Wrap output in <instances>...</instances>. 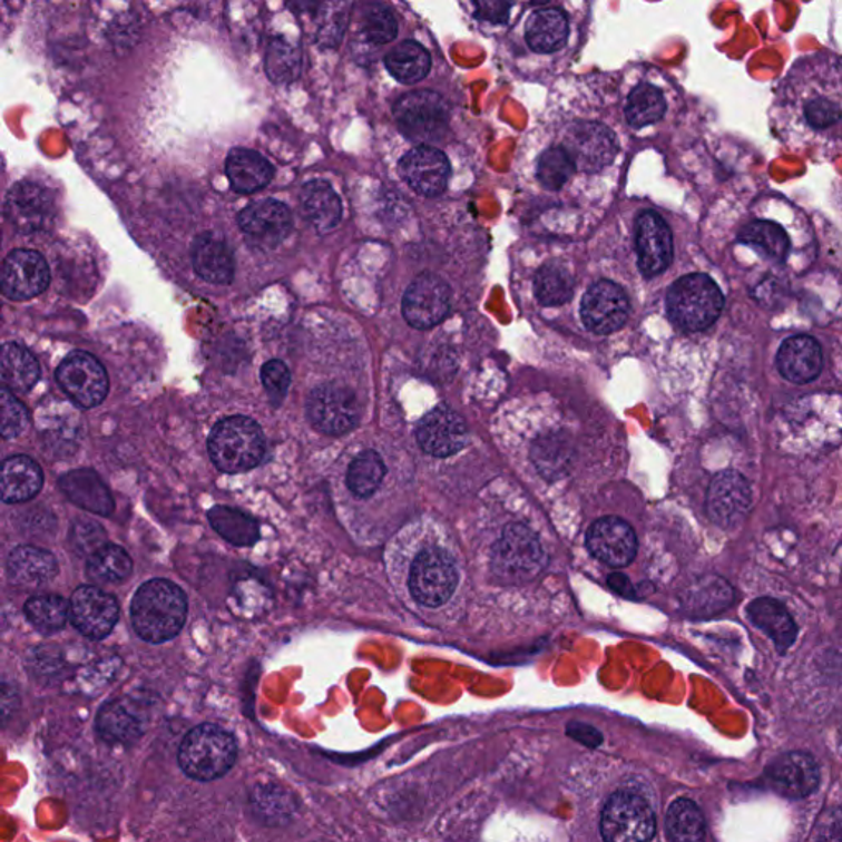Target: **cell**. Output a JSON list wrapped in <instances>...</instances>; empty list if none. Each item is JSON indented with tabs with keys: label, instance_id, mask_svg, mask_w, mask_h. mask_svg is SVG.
<instances>
[{
	"label": "cell",
	"instance_id": "681fc988",
	"mask_svg": "<svg viewBox=\"0 0 842 842\" xmlns=\"http://www.w3.org/2000/svg\"><path fill=\"white\" fill-rule=\"evenodd\" d=\"M0 412H2L0 430L3 438L19 437L29 427V413L26 407L13 396L9 389H3L0 395Z\"/></svg>",
	"mask_w": 842,
	"mask_h": 842
},
{
	"label": "cell",
	"instance_id": "277c9868",
	"mask_svg": "<svg viewBox=\"0 0 842 842\" xmlns=\"http://www.w3.org/2000/svg\"><path fill=\"white\" fill-rule=\"evenodd\" d=\"M669 320L683 331L696 333L716 323L724 309V296L713 278L692 274L673 283L667 298Z\"/></svg>",
	"mask_w": 842,
	"mask_h": 842
},
{
	"label": "cell",
	"instance_id": "ac0fdd59",
	"mask_svg": "<svg viewBox=\"0 0 842 842\" xmlns=\"http://www.w3.org/2000/svg\"><path fill=\"white\" fill-rule=\"evenodd\" d=\"M50 283V268L47 262L36 251L10 252L3 262L2 292L7 298L30 300L47 290Z\"/></svg>",
	"mask_w": 842,
	"mask_h": 842
},
{
	"label": "cell",
	"instance_id": "d4e9b609",
	"mask_svg": "<svg viewBox=\"0 0 842 842\" xmlns=\"http://www.w3.org/2000/svg\"><path fill=\"white\" fill-rule=\"evenodd\" d=\"M776 365L786 381L807 384L814 381L823 369V352L813 337H790L780 347Z\"/></svg>",
	"mask_w": 842,
	"mask_h": 842
},
{
	"label": "cell",
	"instance_id": "7dc6e473",
	"mask_svg": "<svg viewBox=\"0 0 842 842\" xmlns=\"http://www.w3.org/2000/svg\"><path fill=\"white\" fill-rule=\"evenodd\" d=\"M575 161L562 147H554L545 151L538 160L537 175L541 185L551 192H558L575 174Z\"/></svg>",
	"mask_w": 842,
	"mask_h": 842
},
{
	"label": "cell",
	"instance_id": "ba28073f",
	"mask_svg": "<svg viewBox=\"0 0 842 842\" xmlns=\"http://www.w3.org/2000/svg\"><path fill=\"white\" fill-rule=\"evenodd\" d=\"M657 830L654 810L634 792H617L607 800L600 814V833L609 842H640Z\"/></svg>",
	"mask_w": 842,
	"mask_h": 842
},
{
	"label": "cell",
	"instance_id": "8d00e7d4",
	"mask_svg": "<svg viewBox=\"0 0 842 842\" xmlns=\"http://www.w3.org/2000/svg\"><path fill=\"white\" fill-rule=\"evenodd\" d=\"M385 67L396 81L415 85L430 72L431 58L419 41L407 40L386 55Z\"/></svg>",
	"mask_w": 842,
	"mask_h": 842
},
{
	"label": "cell",
	"instance_id": "5bb4252c",
	"mask_svg": "<svg viewBox=\"0 0 842 842\" xmlns=\"http://www.w3.org/2000/svg\"><path fill=\"white\" fill-rule=\"evenodd\" d=\"M6 217L20 234L47 229L55 217L53 198L37 183H17L6 198Z\"/></svg>",
	"mask_w": 842,
	"mask_h": 842
},
{
	"label": "cell",
	"instance_id": "ffe728a7",
	"mask_svg": "<svg viewBox=\"0 0 842 842\" xmlns=\"http://www.w3.org/2000/svg\"><path fill=\"white\" fill-rule=\"evenodd\" d=\"M400 175L423 196H437L447 188L451 167L447 155L430 145L412 148L400 160Z\"/></svg>",
	"mask_w": 842,
	"mask_h": 842
},
{
	"label": "cell",
	"instance_id": "9a60e30c",
	"mask_svg": "<svg viewBox=\"0 0 842 842\" xmlns=\"http://www.w3.org/2000/svg\"><path fill=\"white\" fill-rule=\"evenodd\" d=\"M450 286L431 274L415 278L402 303L403 316L417 330L437 326L450 313Z\"/></svg>",
	"mask_w": 842,
	"mask_h": 842
},
{
	"label": "cell",
	"instance_id": "52a82bcc",
	"mask_svg": "<svg viewBox=\"0 0 842 842\" xmlns=\"http://www.w3.org/2000/svg\"><path fill=\"white\" fill-rule=\"evenodd\" d=\"M393 114L400 133L420 145L440 140L450 126V107L434 91H415L403 96L393 107Z\"/></svg>",
	"mask_w": 842,
	"mask_h": 842
},
{
	"label": "cell",
	"instance_id": "8fae6325",
	"mask_svg": "<svg viewBox=\"0 0 842 842\" xmlns=\"http://www.w3.org/2000/svg\"><path fill=\"white\" fill-rule=\"evenodd\" d=\"M309 419L313 427L333 437L347 433L359 421V403L346 386L323 384L309 399Z\"/></svg>",
	"mask_w": 842,
	"mask_h": 842
},
{
	"label": "cell",
	"instance_id": "ab89813d",
	"mask_svg": "<svg viewBox=\"0 0 842 842\" xmlns=\"http://www.w3.org/2000/svg\"><path fill=\"white\" fill-rule=\"evenodd\" d=\"M667 833L672 841H702L706 834V821L698 805L688 799L672 803L667 814Z\"/></svg>",
	"mask_w": 842,
	"mask_h": 842
},
{
	"label": "cell",
	"instance_id": "7402d4cb",
	"mask_svg": "<svg viewBox=\"0 0 842 842\" xmlns=\"http://www.w3.org/2000/svg\"><path fill=\"white\" fill-rule=\"evenodd\" d=\"M638 267L645 277L667 271L673 258V237L664 217L645 210L637 219Z\"/></svg>",
	"mask_w": 842,
	"mask_h": 842
},
{
	"label": "cell",
	"instance_id": "b9f144b4",
	"mask_svg": "<svg viewBox=\"0 0 842 842\" xmlns=\"http://www.w3.org/2000/svg\"><path fill=\"white\" fill-rule=\"evenodd\" d=\"M133 568L129 554L117 545H105L88 561V575L99 582L126 581Z\"/></svg>",
	"mask_w": 842,
	"mask_h": 842
},
{
	"label": "cell",
	"instance_id": "9c48e42d",
	"mask_svg": "<svg viewBox=\"0 0 842 842\" xmlns=\"http://www.w3.org/2000/svg\"><path fill=\"white\" fill-rule=\"evenodd\" d=\"M458 586L453 558L441 548H427L410 569L409 588L421 606H443Z\"/></svg>",
	"mask_w": 842,
	"mask_h": 842
},
{
	"label": "cell",
	"instance_id": "7c38bea8",
	"mask_svg": "<svg viewBox=\"0 0 842 842\" xmlns=\"http://www.w3.org/2000/svg\"><path fill=\"white\" fill-rule=\"evenodd\" d=\"M562 148L568 151L578 170L595 174L616 158L617 140L613 130L603 124L576 123L566 133Z\"/></svg>",
	"mask_w": 842,
	"mask_h": 842
},
{
	"label": "cell",
	"instance_id": "44dd1931",
	"mask_svg": "<svg viewBox=\"0 0 842 842\" xmlns=\"http://www.w3.org/2000/svg\"><path fill=\"white\" fill-rule=\"evenodd\" d=\"M417 438L428 454L447 458L466 447L468 427L457 412L448 407H438L420 421Z\"/></svg>",
	"mask_w": 842,
	"mask_h": 842
},
{
	"label": "cell",
	"instance_id": "cb8c5ba5",
	"mask_svg": "<svg viewBox=\"0 0 842 842\" xmlns=\"http://www.w3.org/2000/svg\"><path fill=\"white\" fill-rule=\"evenodd\" d=\"M767 780L773 790L785 799L800 800L811 795L820 785V768L805 752H790L772 762Z\"/></svg>",
	"mask_w": 842,
	"mask_h": 842
},
{
	"label": "cell",
	"instance_id": "603a6c76",
	"mask_svg": "<svg viewBox=\"0 0 842 842\" xmlns=\"http://www.w3.org/2000/svg\"><path fill=\"white\" fill-rule=\"evenodd\" d=\"M588 548L606 565L623 568L637 554V537L634 528L619 517H604L597 520L588 533Z\"/></svg>",
	"mask_w": 842,
	"mask_h": 842
},
{
	"label": "cell",
	"instance_id": "c3c4849f",
	"mask_svg": "<svg viewBox=\"0 0 842 842\" xmlns=\"http://www.w3.org/2000/svg\"><path fill=\"white\" fill-rule=\"evenodd\" d=\"M362 33L375 45L389 43L399 33L395 16L384 3H371L362 16Z\"/></svg>",
	"mask_w": 842,
	"mask_h": 842
},
{
	"label": "cell",
	"instance_id": "db71d44e",
	"mask_svg": "<svg viewBox=\"0 0 842 842\" xmlns=\"http://www.w3.org/2000/svg\"><path fill=\"white\" fill-rule=\"evenodd\" d=\"M814 838L820 841H842V806L833 807L821 817Z\"/></svg>",
	"mask_w": 842,
	"mask_h": 842
},
{
	"label": "cell",
	"instance_id": "4fadbf2b",
	"mask_svg": "<svg viewBox=\"0 0 842 842\" xmlns=\"http://www.w3.org/2000/svg\"><path fill=\"white\" fill-rule=\"evenodd\" d=\"M70 620L85 637L102 640L119 620V604L102 589L81 586L71 596Z\"/></svg>",
	"mask_w": 842,
	"mask_h": 842
},
{
	"label": "cell",
	"instance_id": "f35d334b",
	"mask_svg": "<svg viewBox=\"0 0 842 842\" xmlns=\"http://www.w3.org/2000/svg\"><path fill=\"white\" fill-rule=\"evenodd\" d=\"M208 517L214 530L236 547H248L258 540L257 522L241 510L217 506Z\"/></svg>",
	"mask_w": 842,
	"mask_h": 842
},
{
	"label": "cell",
	"instance_id": "f907efd6",
	"mask_svg": "<svg viewBox=\"0 0 842 842\" xmlns=\"http://www.w3.org/2000/svg\"><path fill=\"white\" fill-rule=\"evenodd\" d=\"M106 533L101 526L96 522H89V520H81L76 522L71 531V545L78 555H89L105 547Z\"/></svg>",
	"mask_w": 842,
	"mask_h": 842
},
{
	"label": "cell",
	"instance_id": "f546056e",
	"mask_svg": "<svg viewBox=\"0 0 842 842\" xmlns=\"http://www.w3.org/2000/svg\"><path fill=\"white\" fill-rule=\"evenodd\" d=\"M43 486V472L33 459L13 457L2 466L0 491L3 502L20 503L33 499Z\"/></svg>",
	"mask_w": 842,
	"mask_h": 842
},
{
	"label": "cell",
	"instance_id": "11a10c76",
	"mask_svg": "<svg viewBox=\"0 0 842 842\" xmlns=\"http://www.w3.org/2000/svg\"><path fill=\"white\" fill-rule=\"evenodd\" d=\"M568 734L581 744L588 745V747H597L603 742L599 731L588 726V724L571 723L568 726Z\"/></svg>",
	"mask_w": 842,
	"mask_h": 842
},
{
	"label": "cell",
	"instance_id": "f6af8a7d",
	"mask_svg": "<svg viewBox=\"0 0 842 842\" xmlns=\"http://www.w3.org/2000/svg\"><path fill=\"white\" fill-rule=\"evenodd\" d=\"M571 275L560 265H544L535 275V295L545 306H560L572 296Z\"/></svg>",
	"mask_w": 842,
	"mask_h": 842
},
{
	"label": "cell",
	"instance_id": "816d5d0a",
	"mask_svg": "<svg viewBox=\"0 0 842 842\" xmlns=\"http://www.w3.org/2000/svg\"><path fill=\"white\" fill-rule=\"evenodd\" d=\"M290 381H292L290 371L282 361H271L262 368V382H264L265 392L275 405H278L285 399Z\"/></svg>",
	"mask_w": 842,
	"mask_h": 842
},
{
	"label": "cell",
	"instance_id": "ee69618b",
	"mask_svg": "<svg viewBox=\"0 0 842 842\" xmlns=\"http://www.w3.org/2000/svg\"><path fill=\"white\" fill-rule=\"evenodd\" d=\"M385 466L375 451H364L351 462L347 488L358 497H371L384 481Z\"/></svg>",
	"mask_w": 842,
	"mask_h": 842
},
{
	"label": "cell",
	"instance_id": "bcb514c9",
	"mask_svg": "<svg viewBox=\"0 0 842 842\" xmlns=\"http://www.w3.org/2000/svg\"><path fill=\"white\" fill-rule=\"evenodd\" d=\"M531 453L538 471L545 478H555L568 468L571 461V444L561 434H547L535 443Z\"/></svg>",
	"mask_w": 842,
	"mask_h": 842
},
{
	"label": "cell",
	"instance_id": "484cf974",
	"mask_svg": "<svg viewBox=\"0 0 842 842\" xmlns=\"http://www.w3.org/2000/svg\"><path fill=\"white\" fill-rule=\"evenodd\" d=\"M7 571L16 585L37 588L57 578L58 561L53 554L43 548L23 545L9 555Z\"/></svg>",
	"mask_w": 842,
	"mask_h": 842
},
{
	"label": "cell",
	"instance_id": "d6986e66",
	"mask_svg": "<svg viewBox=\"0 0 842 842\" xmlns=\"http://www.w3.org/2000/svg\"><path fill=\"white\" fill-rule=\"evenodd\" d=\"M239 226L252 246L271 248L278 246L292 229V214L275 199H264L247 206L241 213Z\"/></svg>",
	"mask_w": 842,
	"mask_h": 842
},
{
	"label": "cell",
	"instance_id": "4dcf8cb0",
	"mask_svg": "<svg viewBox=\"0 0 842 842\" xmlns=\"http://www.w3.org/2000/svg\"><path fill=\"white\" fill-rule=\"evenodd\" d=\"M302 209L309 223L320 233H327L340 224L343 206L330 183L313 179L302 189Z\"/></svg>",
	"mask_w": 842,
	"mask_h": 842
},
{
	"label": "cell",
	"instance_id": "2e32d148",
	"mask_svg": "<svg viewBox=\"0 0 842 842\" xmlns=\"http://www.w3.org/2000/svg\"><path fill=\"white\" fill-rule=\"evenodd\" d=\"M751 486L736 471H724L711 482L707 491V513L716 526H741L751 509Z\"/></svg>",
	"mask_w": 842,
	"mask_h": 842
},
{
	"label": "cell",
	"instance_id": "836d02e7",
	"mask_svg": "<svg viewBox=\"0 0 842 842\" xmlns=\"http://www.w3.org/2000/svg\"><path fill=\"white\" fill-rule=\"evenodd\" d=\"M0 375L10 392L26 393L40 379L37 359L16 343H7L0 354Z\"/></svg>",
	"mask_w": 842,
	"mask_h": 842
},
{
	"label": "cell",
	"instance_id": "1f68e13d",
	"mask_svg": "<svg viewBox=\"0 0 842 842\" xmlns=\"http://www.w3.org/2000/svg\"><path fill=\"white\" fill-rule=\"evenodd\" d=\"M748 617L758 629L764 630L772 638L780 652L789 650L792 647L799 629H796V624L793 623L789 610L779 600L768 599V597L754 600L748 606Z\"/></svg>",
	"mask_w": 842,
	"mask_h": 842
},
{
	"label": "cell",
	"instance_id": "60d3db41",
	"mask_svg": "<svg viewBox=\"0 0 842 842\" xmlns=\"http://www.w3.org/2000/svg\"><path fill=\"white\" fill-rule=\"evenodd\" d=\"M738 239L742 243L757 248L761 254L767 255L773 261H785L790 251V239L785 231L775 223L768 221H755L742 229Z\"/></svg>",
	"mask_w": 842,
	"mask_h": 842
},
{
	"label": "cell",
	"instance_id": "8992f818",
	"mask_svg": "<svg viewBox=\"0 0 842 842\" xmlns=\"http://www.w3.org/2000/svg\"><path fill=\"white\" fill-rule=\"evenodd\" d=\"M545 565L547 557L537 535L520 523L507 527L493 545L492 571L506 582L530 581Z\"/></svg>",
	"mask_w": 842,
	"mask_h": 842
},
{
	"label": "cell",
	"instance_id": "83f0119b",
	"mask_svg": "<svg viewBox=\"0 0 842 842\" xmlns=\"http://www.w3.org/2000/svg\"><path fill=\"white\" fill-rule=\"evenodd\" d=\"M61 491L81 509L99 516H109L114 510V500L109 489L95 471L79 469L68 472L60 481Z\"/></svg>",
	"mask_w": 842,
	"mask_h": 842
},
{
	"label": "cell",
	"instance_id": "30bf717a",
	"mask_svg": "<svg viewBox=\"0 0 842 842\" xmlns=\"http://www.w3.org/2000/svg\"><path fill=\"white\" fill-rule=\"evenodd\" d=\"M57 381L82 409H92L106 399L109 379L98 359L88 352H72L57 371Z\"/></svg>",
	"mask_w": 842,
	"mask_h": 842
},
{
	"label": "cell",
	"instance_id": "e575fe53",
	"mask_svg": "<svg viewBox=\"0 0 842 842\" xmlns=\"http://www.w3.org/2000/svg\"><path fill=\"white\" fill-rule=\"evenodd\" d=\"M733 588L723 578L706 576L688 589L685 607L692 616L709 617L723 613L733 604Z\"/></svg>",
	"mask_w": 842,
	"mask_h": 842
},
{
	"label": "cell",
	"instance_id": "7bdbcfd3",
	"mask_svg": "<svg viewBox=\"0 0 842 842\" xmlns=\"http://www.w3.org/2000/svg\"><path fill=\"white\" fill-rule=\"evenodd\" d=\"M26 616L38 630H60L70 619V604L60 596H36L27 600Z\"/></svg>",
	"mask_w": 842,
	"mask_h": 842
},
{
	"label": "cell",
	"instance_id": "6da1fadb",
	"mask_svg": "<svg viewBox=\"0 0 842 842\" xmlns=\"http://www.w3.org/2000/svg\"><path fill=\"white\" fill-rule=\"evenodd\" d=\"M772 123L782 136L842 145V57L813 51L793 61L773 92Z\"/></svg>",
	"mask_w": 842,
	"mask_h": 842
},
{
	"label": "cell",
	"instance_id": "680465c9",
	"mask_svg": "<svg viewBox=\"0 0 842 842\" xmlns=\"http://www.w3.org/2000/svg\"><path fill=\"white\" fill-rule=\"evenodd\" d=\"M841 751H842V733H841Z\"/></svg>",
	"mask_w": 842,
	"mask_h": 842
},
{
	"label": "cell",
	"instance_id": "f1b7e54d",
	"mask_svg": "<svg viewBox=\"0 0 842 842\" xmlns=\"http://www.w3.org/2000/svg\"><path fill=\"white\" fill-rule=\"evenodd\" d=\"M226 174L237 193H255L274 178V167L258 151L234 148L226 160Z\"/></svg>",
	"mask_w": 842,
	"mask_h": 842
},
{
	"label": "cell",
	"instance_id": "74e56055",
	"mask_svg": "<svg viewBox=\"0 0 842 842\" xmlns=\"http://www.w3.org/2000/svg\"><path fill=\"white\" fill-rule=\"evenodd\" d=\"M667 110V99L662 89L644 82L632 89L627 98L626 119L634 129H642L660 123Z\"/></svg>",
	"mask_w": 842,
	"mask_h": 842
},
{
	"label": "cell",
	"instance_id": "7a4b0ae2",
	"mask_svg": "<svg viewBox=\"0 0 842 842\" xmlns=\"http://www.w3.org/2000/svg\"><path fill=\"white\" fill-rule=\"evenodd\" d=\"M185 593L167 579H151L145 582L133 600V626L140 638L150 644L172 640L185 626Z\"/></svg>",
	"mask_w": 842,
	"mask_h": 842
},
{
	"label": "cell",
	"instance_id": "f5cc1de1",
	"mask_svg": "<svg viewBox=\"0 0 842 842\" xmlns=\"http://www.w3.org/2000/svg\"><path fill=\"white\" fill-rule=\"evenodd\" d=\"M476 17L482 22L502 26L509 20V0H474Z\"/></svg>",
	"mask_w": 842,
	"mask_h": 842
},
{
	"label": "cell",
	"instance_id": "4316f807",
	"mask_svg": "<svg viewBox=\"0 0 842 842\" xmlns=\"http://www.w3.org/2000/svg\"><path fill=\"white\" fill-rule=\"evenodd\" d=\"M193 267L203 281L227 285L234 278V255L219 237L203 234L193 248Z\"/></svg>",
	"mask_w": 842,
	"mask_h": 842
},
{
	"label": "cell",
	"instance_id": "d6a6232c",
	"mask_svg": "<svg viewBox=\"0 0 842 842\" xmlns=\"http://www.w3.org/2000/svg\"><path fill=\"white\" fill-rule=\"evenodd\" d=\"M569 27L565 13L558 9H544L528 19L526 38L528 47L537 53H554L565 47Z\"/></svg>",
	"mask_w": 842,
	"mask_h": 842
},
{
	"label": "cell",
	"instance_id": "9f6ffc18",
	"mask_svg": "<svg viewBox=\"0 0 842 842\" xmlns=\"http://www.w3.org/2000/svg\"><path fill=\"white\" fill-rule=\"evenodd\" d=\"M609 585L613 586L616 591L623 593V595H629L632 591L629 579L623 575L609 576Z\"/></svg>",
	"mask_w": 842,
	"mask_h": 842
},
{
	"label": "cell",
	"instance_id": "e0dca14e",
	"mask_svg": "<svg viewBox=\"0 0 842 842\" xmlns=\"http://www.w3.org/2000/svg\"><path fill=\"white\" fill-rule=\"evenodd\" d=\"M629 315V300L614 282L600 281L582 296L581 317L586 327L596 334L620 330Z\"/></svg>",
	"mask_w": 842,
	"mask_h": 842
},
{
	"label": "cell",
	"instance_id": "d590c367",
	"mask_svg": "<svg viewBox=\"0 0 842 842\" xmlns=\"http://www.w3.org/2000/svg\"><path fill=\"white\" fill-rule=\"evenodd\" d=\"M98 730L109 741H129L144 730V716L133 702L116 699L106 704L99 713Z\"/></svg>",
	"mask_w": 842,
	"mask_h": 842
},
{
	"label": "cell",
	"instance_id": "5b68a950",
	"mask_svg": "<svg viewBox=\"0 0 842 842\" xmlns=\"http://www.w3.org/2000/svg\"><path fill=\"white\" fill-rule=\"evenodd\" d=\"M236 741L214 724L195 727L182 742L178 752L183 772L199 782L226 775L236 764Z\"/></svg>",
	"mask_w": 842,
	"mask_h": 842
},
{
	"label": "cell",
	"instance_id": "3957f363",
	"mask_svg": "<svg viewBox=\"0 0 842 842\" xmlns=\"http://www.w3.org/2000/svg\"><path fill=\"white\" fill-rule=\"evenodd\" d=\"M209 457L219 471L237 474L261 464L265 453L264 433L247 417H231L216 424L209 437Z\"/></svg>",
	"mask_w": 842,
	"mask_h": 842
},
{
	"label": "cell",
	"instance_id": "6f0895ef",
	"mask_svg": "<svg viewBox=\"0 0 842 842\" xmlns=\"http://www.w3.org/2000/svg\"><path fill=\"white\" fill-rule=\"evenodd\" d=\"M531 2L537 3V6H541V3H547L548 0H531Z\"/></svg>",
	"mask_w": 842,
	"mask_h": 842
}]
</instances>
